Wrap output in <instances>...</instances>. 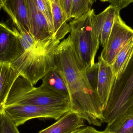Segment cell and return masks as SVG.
Segmentation results:
<instances>
[{
  "instance_id": "2e32d148",
  "label": "cell",
  "mask_w": 133,
  "mask_h": 133,
  "mask_svg": "<svg viewBox=\"0 0 133 133\" xmlns=\"http://www.w3.org/2000/svg\"><path fill=\"white\" fill-rule=\"evenodd\" d=\"M43 85L63 96L69 98L66 84L58 70L55 67L42 79Z\"/></svg>"
},
{
  "instance_id": "7402d4cb",
  "label": "cell",
  "mask_w": 133,
  "mask_h": 133,
  "mask_svg": "<svg viewBox=\"0 0 133 133\" xmlns=\"http://www.w3.org/2000/svg\"><path fill=\"white\" fill-rule=\"evenodd\" d=\"M98 68L99 65L98 63H95L93 66L86 69V74L89 84L93 90L97 93Z\"/></svg>"
},
{
  "instance_id": "ba28073f",
  "label": "cell",
  "mask_w": 133,
  "mask_h": 133,
  "mask_svg": "<svg viewBox=\"0 0 133 133\" xmlns=\"http://www.w3.org/2000/svg\"><path fill=\"white\" fill-rule=\"evenodd\" d=\"M23 52L18 30L0 22V63L11 64Z\"/></svg>"
},
{
  "instance_id": "ac0fdd59",
  "label": "cell",
  "mask_w": 133,
  "mask_h": 133,
  "mask_svg": "<svg viewBox=\"0 0 133 133\" xmlns=\"http://www.w3.org/2000/svg\"><path fill=\"white\" fill-rule=\"evenodd\" d=\"M133 53V38L119 51L111 65L115 77L118 76L129 61Z\"/></svg>"
},
{
  "instance_id": "277c9868",
  "label": "cell",
  "mask_w": 133,
  "mask_h": 133,
  "mask_svg": "<svg viewBox=\"0 0 133 133\" xmlns=\"http://www.w3.org/2000/svg\"><path fill=\"white\" fill-rule=\"evenodd\" d=\"M16 104L70 105V98L43 84L35 87L29 81L19 75L11 88L5 107Z\"/></svg>"
},
{
  "instance_id": "4316f807",
  "label": "cell",
  "mask_w": 133,
  "mask_h": 133,
  "mask_svg": "<svg viewBox=\"0 0 133 133\" xmlns=\"http://www.w3.org/2000/svg\"><path fill=\"white\" fill-rule=\"evenodd\" d=\"M2 4L1 2V1H0V10L2 8Z\"/></svg>"
},
{
  "instance_id": "8992f818",
  "label": "cell",
  "mask_w": 133,
  "mask_h": 133,
  "mask_svg": "<svg viewBox=\"0 0 133 133\" xmlns=\"http://www.w3.org/2000/svg\"><path fill=\"white\" fill-rule=\"evenodd\" d=\"M5 112L16 127L35 118H52L58 120L70 110L69 105L40 106L16 104L5 107Z\"/></svg>"
},
{
  "instance_id": "cb8c5ba5",
  "label": "cell",
  "mask_w": 133,
  "mask_h": 133,
  "mask_svg": "<svg viewBox=\"0 0 133 133\" xmlns=\"http://www.w3.org/2000/svg\"><path fill=\"white\" fill-rule=\"evenodd\" d=\"M108 2L118 11H120L121 9L133 2V0H109Z\"/></svg>"
},
{
  "instance_id": "d6986e66",
  "label": "cell",
  "mask_w": 133,
  "mask_h": 133,
  "mask_svg": "<svg viewBox=\"0 0 133 133\" xmlns=\"http://www.w3.org/2000/svg\"><path fill=\"white\" fill-rule=\"evenodd\" d=\"M91 5L90 0H72L70 18L77 19L81 17L91 9Z\"/></svg>"
},
{
  "instance_id": "ffe728a7",
  "label": "cell",
  "mask_w": 133,
  "mask_h": 133,
  "mask_svg": "<svg viewBox=\"0 0 133 133\" xmlns=\"http://www.w3.org/2000/svg\"><path fill=\"white\" fill-rule=\"evenodd\" d=\"M39 10L44 16L49 25L53 36L54 25L52 18L51 4L50 0H36Z\"/></svg>"
},
{
  "instance_id": "3957f363",
  "label": "cell",
  "mask_w": 133,
  "mask_h": 133,
  "mask_svg": "<svg viewBox=\"0 0 133 133\" xmlns=\"http://www.w3.org/2000/svg\"><path fill=\"white\" fill-rule=\"evenodd\" d=\"M133 109V53L120 74L114 79L103 112L104 123L110 125Z\"/></svg>"
},
{
  "instance_id": "30bf717a",
  "label": "cell",
  "mask_w": 133,
  "mask_h": 133,
  "mask_svg": "<svg viewBox=\"0 0 133 133\" xmlns=\"http://www.w3.org/2000/svg\"><path fill=\"white\" fill-rule=\"evenodd\" d=\"M119 11L110 5L102 12L96 15L94 11L92 14V22L94 32L104 46L111 31L116 14Z\"/></svg>"
},
{
  "instance_id": "8fae6325",
  "label": "cell",
  "mask_w": 133,
  "mask_h": 133,
  "mask_svg": "<svg viewBox=\"0 0 133 133\" xmlns=\"http://www.w3.org/2000/svg\"><path fill=\"white\" fill-rule=\"evenodd\" d=\"M97 93L104 110L106 107L115 76L111 65L106 63L101 56L98 57Z\"/></svg>"
},
{
  "instance_id": "f1b7e54d",
  "label": "cell",
  "mask_w": 133,
  "mask_h": 133,
  "mask_svg": "<svg viewBox=\"0 0 133 133\" xmlns=\"http://www.w3.org/2000/svg\"><path fill=\"white\" fill-rule=\"evenodd\" d=\"M101 1L103 2H108L109 0H101Z\"/></svg>"
},
{
  "instance_id": "e0dca14e",
  "label": "cell",
  "mask_w": 133,
  "mask_h": 133,
  "mask_svg": "<svg viewBox=\"0 0 133 133\" xmlns=\"http://www.w3.org/2000/svg\"><path fill=\"white\" fill-rule=\"evenodd\" d=\"M106 129L109 133H133V109L108 125Z\"/></svg>"
},
{
  "instance_id": "52a82bcc",
  "label": "cell",
  "mask_w": 133,
  "mask_h": 133,
  "mask_svg": "<svg viewBox=\"0 0 133 133\" xmlns=\"http://www.w3.org/2000/svg\"><path fill=\"white\" fill-rule=\"evenodd\" d=\"M133 38V30L121 18L119 12L116 15L113 26L100 56L111 65L121 49Z\"/></svg>"
},
{
  "instance_id": "4fadbf2b",
  "label": "cell",
  "mask_w": 133,
  "mask_h": 133,
  "mask_svg": "<svg viewBox=\"0 0 133 133\" xmlns=\"http://www.w3.org/2000/svg\"><path fill=\"white\" fill-rule=\"evenodd\" d=\"M83 121L77 113L70 110L55 123L38 133H70L84 126Z\"/></svg>"
},
{
  "instance_id": "7a4b0ae2",
  "label": "cell",
  "mask_w": 133,
  "mask_h": 133,
  "mask_svg": "<svg viewBox=\"0 0 133 133\" xmlns=\"http://www.w3.org/2000/svg\"><path fill=\"white\" fill-rule=\"evenodd\" d=\"M60 42L53 37L36 40L12 65L19 75L34 85L55 67V51Z\"/></svg>"
},
{
  "instance_id": "d4e9b609",
  "label": "cell",
  "mask_w": 133,
  "mask_h": 133,
  "mask_svg": "<svg viewBox=\"0 0 133 133\" xmlns=\"http://www.w3.org/2000/svg\"><path fill=\"white\" fill-rule=\"evenodd\" d=\"M70 133H109L108 130L105 129L103 131H99L91 127H81L76 129Z\"/></svg>"
},
{
  "instance_id": "5b68a950",
  "label": "cell",
  "mask_w": 133,
  "mask_h": 133,
  "mask_svg": "<svg viewBox=\"0 0 133 133\" xmlns=\"http://www.w3.org/2000/svg\"><path fill=\"white\" fill-rule=\"evenodd\" d=\"M91 9L81 17L70 23V36L74 48L85 69L95 64L100 39L94 32Z\"/></svg>"
},
{
  "instance_id": "484cf974",
  "label": "cell",
  "mask_w": 133,
  "mask_h": 133,
  "mask_svg": "<svg viewBox=\"0 0 133 133\" xmlns=\"http://www.w3.org/2000/svg\"><path fill=\"white\" fill-rule=\"evenodd\" d=\"M90 2L91 3V4H93V3H94V2L96 1L97 0H90Z\"/></svg>"
},
{
  "instance_id": "9c48e42d",
  "label": "cell",
  "mask_w": 133,
  "mask_h": 133,
  "mask_svg": "<svg viewBox=\"0 0 133 133\" xmlns=\"http://www.w3.org/2000/svg\"><path fill=\"white\" fill-rule=\"evenodd\" d=\"M30 33L37 40H44L52 37L46 18L37 7L36 0H26Z\"/></svg>"
},
{
  "instance_id": "9a60e30c",
  "label": "cell",
  "mask_w": 133,
  "mask_h": 133,
  "mask_svg": "<svg viewBox=\"0 0 133 133\" xmlns=\"http://www.w3.org/2000/svg\"><path fill=\"white\" fill-rule=\"evenodd\" d=\"M54 25L53 37L60 41L70 32V27L65 19L58 0H50Z\"/></svg>"
},
{
  "instance_id": "603a6c76",
  "label": "cell",
  "mask_w": 133,
  "mask_h": 133,
  "mask_svg": "<svg viewBox=\"0 0 133 133\" xmlns=\"http://www.w3.org/2000/svg\"><path fill=\"white\" fill-rule=\"evenodd\" d=\"M59 4L63 12L65 19L67 22L71 19L70 11L72 0H58Z\"/></svg>"
},
{
  "instance_id": "7c38bea8",
  "label": "cell",
  "mask_w": 133,
  "mask_h": 133,
  "mask_svg": "<svg viewBox=\"0 0 133 133\" xmlns=\"http://www.w3.org/2000/svg\"><path fill=\"white\" fill-rule=\"evenodd\" d=\"M2 8L18 31L26 30L30 33L26 0H5Z\"/></svg>"
},
{
  "instance_id": "44dd1931",
  "label": "cell",
  "mask_w": 133,
  "mask_h": 133,
  "mask_svg": "<svg viewBox=\"0 0 133 133\" xmlns=\"http://www.w3.org/2000/svg\"><path fill=\"white\" fill-rule=\"evenodd\" d=\"M0 133H20L5 110L0 114Z\"/></svg>"
},
{
  "instance_id": "83f0119b",
  "label": "cell",
  "mask_w": 133,
  "mask_h": 133,
  "mask_svg": "<svg viewBox=\"0 0 133 133\" xmlns=\"http://www.w3.org/2000/svg\"><path fill=\"white\" fill-rule=\"evenodd\" d=\"M5 0H0L2 4V5H3V4H4V2L5 1Z\"/></svg>"
},
{
  "instance_id": "6da1fadb",
  "label": "cell",
  "mask_w": 133,
  "mask_h": 133,
  "mask_svg": "<svg viewBox=\"0 0 133 133\" xmlns=\"http://www.w3.org/2000/svg\"><path fill=\"white\" fill-rule=\"evenodd\" d=\"M55 68L69 94L70 109L89 124L101 126L104 108L97 94L89 84L86 69L77 55L70 35L60 42L55 53Z\"/></svg>"
},
{
  "instance_id": "5bb4252c",
  "label": "cell",
  "mask_w": 133,
  "mask_h": 133,
  "mask_svg": "<svg viewBox=\"0 0 133 133\" xmlns=\"http://www.w3.org/2000/svg\"><path fill=\"white\" fill-rule=\"evenodd\" d=\"M19 76L11 64L0 63V114L4 111L10 90Z\"/></svg>"
}]
</instances>
